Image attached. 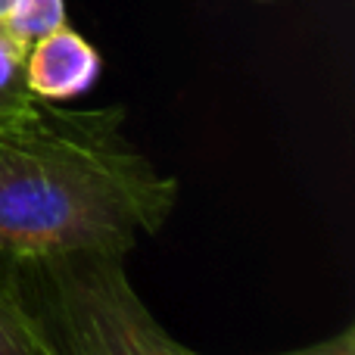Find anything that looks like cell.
<instances>
[{"label": "cell", "instance_id": "6da1fadb", "mask_svg": "<svg viewBox=\"0 0 355 355\" xmlns=\"http://www.w3.org/2000/svg\"><path fill=\"white\" fill-rule=\"evenodd\" d=\"M178 190V178L135 147L122 110L37 100L0 125V256H128L162 231Z\"/></svg>", "mask_w": 355, "mask_h": 355}, {"label": "cell", "instance_id": "7a4b0ae2", "mask_svg": "<svg viewBox=\"0 0 355 355\" xmlns=\"http://www.w3.org/2000/svg\"><path fill=\"white\" fill-rule=\"evenodd\" d=\"M12 281L41 355H190L131 287L122 252L12 259Z\"/></svg>", "mask_w": 355, "mask_h": 355}, {"label": "cell", "instance_id": "3957f363", "mask_svg": "<svg viewBox=\"0 0 355 355\" xmlns=\"http://www.w3.org/2000/svg\"><path fill=\"white\" fill-rule=\"evenodd\" d=\"M103 62L91 41L69 25L41 35L25 50V85L37 100L66 103L97 85Z\"/></svg>", "mask_w": 355, "mask_h": 355}, {"label": "cell", "instance_id": "277c9868", "mask_svg": "<svg viewBox=\"0 0 355 355\" xmlns=\"http://www.w3.org/2000/svg\"><path fill=\"white\" fill-rule=\"evenodd\" d=\"M25 50L28 44L19 41L10 25L0 19V125L37 103V97L25 85Z\"/></svg>", "mask_w": 355, "mask_h": 355}, {"label": "cell", "instance_id": "5b68a950", "mask_svg": "<svg viewBox=\"0 0 355 355\" xmlns=\"http://www.w3.org/2000/svg\"><path fill=\"white\" fill-rule=\"evenodd\" d=\"M0 355H41L25 324L12 281V259L0 256Z\"/></svg>", "mask_w": 355, "mask_h": 355}, {"label": "cell", "instance_id": "8992f818", "mask_svg": "<svg viewBox=\"0 0 355 355\" xmlns=\"http://www.w3.org/2000/svg\"><path fill=\"white\" fill-rule=\"evenodd\" d=\"M3 22L22 44H31L47 31L66 25V0H12Z\"/></svg>", "mask_w": 355, "mask_h": 355}, {"label": "cell", "instance_id": "52a82bcc", "mask_svg": "<svg viewBox=\"0 0 355 355\" xmlns=\"http://www.w3.org/2000/svg\"><path fill=\"white\" fill-rule=\"evenodd\" d=\"M190 355H200V352L190 349ZM277 355H355V331L346 327V331H340L337 337H327L315 346H302V349L277 352Z\"/></svg>", "mask_w": 355, "mask_h": 355}, {"label": "cell", "instance_id": "ba28073f", "mask_svg": "<svg viewBox=\"0 0 355 355\" xmlns=\"http://www.w3.org/2000/svg\"><path fill=\"white\" fill-rule=\"evenodd\" d=\"M12 0H0V19H6V12H10Z\"/></svg>", "mask_w": 355, "mask_h": 355}]
</instances>
